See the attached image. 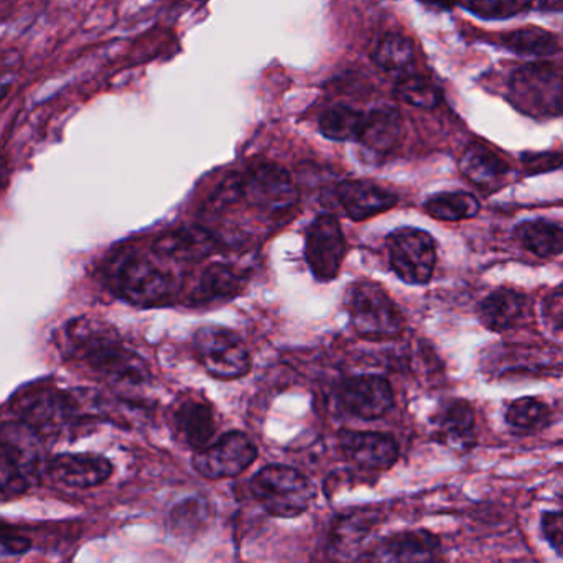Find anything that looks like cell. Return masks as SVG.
Segmentation results:
<instances>
[{"label": "cell", "instance_id": "19", "mask_svg": "<svg viewBox=\"0 0 563 563\" xmlns=\"http://www.w3.org/2000/svg\"><path fill=\"white\" fill-rule=\"evenodd\" d=\"M463 177L485 195L496 194L506 187L511 177V167L495 151L483 144H472L463 152L459 162Z\"/></svg>", "mask_w": 563, "mask_h": 563}, {"label": "cell", "instance_id": "5", "mask_svg": "<svg viewBox=\"0 0 563 563\" xmlns=\"http://www.w3.org/2000/svg\"><path fill=\"white\" fill-rule=\"evenodd\" d=\"M119 295L139 308L164 307L178 291L177 280L144 256H131L115 276Z\"/></svg>", "mask_w": 563, "mask_h": 563}, {"label": "cell", "instance_id": "36", "mask_svg": "<svg viewBox=\"0 0 563 563\" xmlns=\"http://www.w3.org/2000/svg\"><path fill=\"white\" fill-rule=\"evenodd\" d=\"M30 541L22 536L0 534V563H13L25 555Z\"/></svg>", "mask_w": 563, "mask_h": 563}, {"label": "cell", "instance_id": "6", "mask_svg": "<svg viewBox=\"0 0 563 563\" xmlns=\"http://www.w3.org/2000/svg\"><path fill=\"white\" fill-rule=\"evenodd\" d=\"M194 350L208 374L223 380L240 379L251 369V357L236 333L221 327H203L195 333Z\"/></svg>", "mask_w": 563, "mask_h": 563}, {"label": "cell", "instance_id": "25", "mask_svg": "<svg viewBox=\"0 0 563 563\" xmlns=\"http://www.w3.org/2000/svg\"><path fill=\"white\" fill-rule=\"evenodd\" d=\"M515 240L528 253L548 260L563 254V227L548 220L522 221L515 230Z\"/></svg>", "mask_w": 563, "mask_h": 563}, {"label": "cell", "instance_id": "38", "mask_svg": "<svg viewBox=\"0 0 563 563\" xmlns=\"http://www.w3.org/2000/svg\"><path fill=\"white\" fill-rule=\"evenodd\" d=\"M545 313L551 318L552 323L563 328V284L549 294L545 300Z\"/></svg>", "mask_w": 563, "mask_h": 563}, {"label": "cell", "instance_id": "14", "mask_svg": "<svg viewBox=\"0 0 563 563\" xmlns=\"http://www.w3.org/2000/svg\"><path fill=\"white\" fill-rule=\"evenodd\" d=\"M379 521L373 508L354 509L340 516L331 528L328 554L334 563H353L360 559L364 542Z\"/></svg>", "mask_w": 563, "mask_h": 563}, {"label": "cell", "instance_id": "34", "mask_svg": "<svg viewBox=\"0 0 563 563\" xmlns=\"http://www.w3.org/2000/svg\"><path fill=\"white\" fill-rule=\"evenodd\" d=\"M529 2L531 0H459L460 5L486 20L511 19L528 9Z\"/></svg>", "mask_w": 563, "mask_h": 563}, {"label": "cell", "instance_id": "28", "mask_svg": "<svg viewBox=\"0 0 563 563\" xmlns=\"http://www.w3.org/2000/svg\"><path fill=\"white\" fill-rule=\"evenodd\" d=\"M499 43L518 55L536 56V58L555 55L561 49L558 36L539 26H526V29L505 33L499 36Z\"/></svg>", "mask_w": 563, "mask_h": 563}, {"label": "cell", "instance_id": "31", "mask_svg": "<svg viewBox=\"0 0 563 563\" xmlns=\"http://www.w3.org/2000/svg\"><path fill=\"white\" fill-rule=\"evenodd\" d=\"M551 407L538 397H521L506 410V422L519 433L539 432L551 423Z\"/></svg>", "mask_w": 563, "mask_h": 563}, {"label": "cell", "instance_id": "11", "mask_svg": "<svg viewBox=\"0 0 563 563\" xmlns=\"http://www.w3.org/2000/svg\"><path fill=\"white\" fill-rule=\"evenodd\" d=\"M241 194L251 207L266 213H284L298 201L290 174L277 164H260L241 180Z\"/></svg>", "mask_w": 563, "mask_h": 563}, {"label": "cell", "instance_id": "18", "mask_svg": "<svg viewBox=\"0 0 563 563\" xmlns=\"http://www.w3.org/2000/svg\"><path fill=\"white\" fill-rule=\"evenodd\" d=\"M217 236L205 228H178L168 231L154 241L152 251L162 260L177 261L181 264H198L217 253Z\"/></svg>", "mask_w": 563, "mask_h": 563}, {"label": "cell", "instance_id": "39", "mask_svg": "<svg viewBox=\"0 0 563 563\" xmlns=\"http://www.w3.org/2000/svg\"><path fill=\"white\" fill-rule=\"evenodd\" d=\"M427 5L435 7V9H452L459 0H420Z\"/></svg>", "mask_w": 563, "mask_h": 563}, {"label": "cell", "instance_id": "15", "mask_svg": "<svg viewBox=\"0 0 563 563\" xmlns=\"http://www.w3.org/2000/svg\"><path fill=\"white\" fill-rule=\"evenodd\" d=\"M48 475L65 488H96L111 478L112 463L91 453H62L49 460Z\"/></svg>", "mask_w": 563, "mask_h": 563}, {"label": "cell", "instance_id": "40", "mask_svg": "<svg viewBox=\"0 0 563 563\" xmlns=\"http://www.w3.org/2000/svg\"><path fill=\"white\" fill-rule=\"evenodd\" d=\"M7 92H9V85H7V82H0V101L5 98Z\"/></svg>", "mask_w": 563, "mask_h": 563}, {"label": "cell", "instance_id": "4", "mask_svg": "<svg viewBox=\"0 0 563 563\" xmlns=\"http://www.w3.org/2000/svg\"><path fill=\"white\" fill-rule=\"evenodd\" d=\"M251 489L260 505L274 518L290 519L303 515L313 503V485L310 479L285 465H271L261 470Z\"/></svg>", "mask_w": 563, "mask_h": 563}, {"label": "cell", "instance_id": "1", "mask_svg": "<svg viewBox=\"0 0 563 563\" xmlns=\"http://www.w3.org/2000/svg\"><path fill=\"white\" fill-rule=\"evenodd\" d=\"M69 353L89 369L119 386H142L151 380L144 357L125 347L104 324L75 320L66 327Z\"/></svg>", "mask_w": 563, "mask_h": 563}, {"label": "cell", "instance_id": "27", "mask_svg": "<svg viewBox=\"0 0 563 563\" xmlns=\"http://www.w3.org/2000/svg\"><path fill=\"white\" fill-rule=\"evenodd\" d=\"M241 288H243V276L233 267L217 264V266H210L205 271L191 294V301L201 305L228 300V298L236 297Z\"/></svg>", "mask_w": 563, "mask_h": 563}, {"label": "cell", "instance_id": "7", "mask_svg": "<svg viewBox=\"0 0 563 563\" xmlns=\"http://www.w3.org/2000/svg\"><path fill=\"white\" fill-rule=\"evenodd\" d=\"M16 412L40 437L62 435L78 419V399L55 387H40L16 400Z\"/></svg>", "mask_w": 563, "mask_h": 563}, {"label": "cell", "instance_id": "24", "mask_svg": "<svg viewBox=\"0 0 563 563\" xmlns=\"http://www.w3.org/2000/svg\"><path fill=\"white\" fill-rule=\"evenodd\" d=\"M402 135V115L397 109L380 108L369 112L364 122L360 142L379 154L393 151Z\"/></svg>", "mask_w": 563, "mask_h": 563}, {"label": "cell", "instance_id": "17", "mask_svg": "<svg viewBox=\"0 0 563 563\" xmlns=\"http://www.w3.org/2000/svg\"><path fill=\"white\" fill-rule=\"evenodd\" d=\"M340 446L351 462L369 472H386L399 460V445L384 433L343 430Z\"/></svg>", "mask_w": 563, "mask_h": 563}, {"label": "cell", "instance_id": "9", "mask_svg": "<svg viewBox=\"0 0 563 563\" xmlns=\"http://www.w3.org/2000/svg\"><path fill=\"white\" fill-rule=\"evenodd\" d=\"M516 108L534 118L563 114V79L549 66L529 65L511 78Z\"/></svg>", "mask_w": 563, "mask_h": 563}, {"label": "cell", "instance_id": "37", "mask_svg": "<svg viewBox=\"0 0 563 563\" xmlns=\"http://www.w3.org/2000/svg\"><path fill=\"white\" fill-rule=\"evenodd\" d=\"M522 158H525V165L529 167V174L551 170V168L559 167L563 162V155L561 154H529Z\"/></svg>", "mask_w": 563, "mask_h": 563}, {"label": "cell", "instance_id": "26", "mask_svg": "<svg viewBox=\"0 0 563 563\" xmlns=\"http://www.w3.org/2000/svg\"><path fill=\"white\" fill-rule=\"evenodd\" d=\"M373 59L380 71L399 79L406 78L412 75L416 63L412 40L400 33H387L377 42Z\"/></svg>", "mask_w": 563, "mask_h": 563}, {"label": "cell", "instance_id": "2", "mask_svg": "<svg viewBox=\"0 0 563 563\" xmlns=\"http://www.w3.org/2000/svg\"><path fill=\"white\" fill-rule=\"evenodd\" d=\"M40 435L23 422L0 426V503L25 495L38 468Z\"/></svg>", "mask_w": 563, "mask_h": 563}, {"label": "cell", "instance_id": "8", "mask_svg": "<svg viewBox=\"0 0 563 563\" xmlns=\"http://www.w3.org/2000/svg\"><path fill=\"white\" fill-rule=\"evenodd\" d=\"M389 263L396 276L409 285H426L437 266V246L433 238L416 228L394 231L387 240Z\"/></svg>", "mask_w": 563, "mask_h": 563}, {"label": "cell", "instance_id": "12", "mask_svg": "<svg viewBox=\"0 0 563 563\" xmlns=\"http://www.w3.org/2000/svg\"><path fill=\"white\" fill-rule=\"evenodd\" d=\"M346 250L343 230L333 214H320L308 228L305 256L318 280L330 282L340 274Z\"/></svg>", "mask_w": 563, "mask_h": 563}, {"label": "cell", "instance_id": "16", "mask_svg": "<svg viewBox=\"0 0 563 563\" xmlns=\"http://www.w3.org/2000/svg\"><path fill=\"white\" fill-rule=\"evenodd\" d=\"M340 399L351 416L374 420L389 412L394 393L384 377L367 374L347 379L341 387Z\"/></svg>", "mask_w": 563, "mask_h": 563}, {"label": "cell", "instance_id": "21", "mask_svg": "<svg viewBox=\"0 0 563 563\" xmlns=\"http://www.w3.org/2000/svg\"><path fill=\"white\" fill-rule=\"evenodd\" d=\"M528 311V297L508 287L496 288L478 305L479 321L492 331L512 330L525 320Z\"/></svg>", "mask_w": 563, "mask_h": 563}, {"label": "cell", "instance_id": "10", "mask_svg": "<svg viewBox=\"0 0 563 563\" xmlns=\"http://www.w3.org/2000/svg\"><path fill=\"white\" fill-rule=\"evenodd\" d=\"M256 459L253 440L244 433L231 432L195 452L194 468L208 479L234 478L246 472Z\"/></svg>", "mask_w": 563, "mask_h": 563}, {"label": "cell", "instance_id": "22", "mask_svg": "<svg viewBox=\"0 0 563 563\" xmlns=\"http://www.w3.org/2000/svg\"><path fill=\"white\" fill-rule=\"evenodd\" d=\"M476 416L472 404L456 399L446 404L437 420V432L450 449L466 452L476 442Z\"/></svg>", "mask_w": 563, "mask_h": 563}, {"label": "cell", "instance_id": "3", "mask_svg": "<svg viewBox=\"0 0 563 563\" xmlns=\"http://www.w3.org/2000/svg\"><path fill=\"white\" fill-rule=\"evenodd\" d=\"M346 307L351 324L366 340H389L402 331V313L376 282H354L346 294Z\"/></svg>", "mask_w": 563, "mask_h": 563}, {"label": "cell", "instance_id": "20", "mask_svg": "<svg viewBox=\"0 0 563 563\" xmlns=\"http://www.w3.org/2000/svg\"><path fill=\"white\" fill-rule=\"evenodd\" d=\"M336 198L347 217L367 220L396 207L397 197L371 181L347 180L336 187Z\"/></svg>", "mask_w": 563, "mask_h": 563}, {"label": "cell", "instance_id": "33", "mask_svg": "<svg viewBox=\"0 0 563 563\" xmlns=\"http://www.w3.org/2000/svg\"><path fill=\"white\" fill-rule=\"evenodd\" d=\"M397 95L404 102L416 106V108L433 109L440 102L439 88L430 79L416 76L413 73L400 79Z\"/></svg>", "mask_w": 563, "mask_h": 563}, {"label": "cell", "instance_id": "41", "mask_svg": "<svg viewBox=\"0 0 563 563\" xmlns=\"http://www.w3.org/2000/svg\"><path fill=\"white\" fill-rule=\"evenodd\" d=\"M561 499H562V501H563V492L561 493Z\"/></svg>", "mask_w": 563, "mask_h": 563}, {"label": "cell", "instance_id": "35", "mask_svg": "<svg viewBox=\"0 0 563 563\" xmlns=\"http://www.w3.org/2000/svg\"><path fill=\"white\" fill-rule=\"evenodd\" d=\"M541 534L552 551L563 559V511H545L541 516Z\"/></svg>", "mask_w": 563, "mask_h": 563}, {"label": "cell", "instance_id": "29", "mask_svg": "<svg viewBox=\"0 0 563 563\" xmlns=\"http://www.w3.org/2000/svg\"><path fill=\"white\" fill-rule=\"evenodd\" d=\"M364 122L366 114L363 112L347 106H334L321 115L320 131L330 141L360 142Z\"/></svg>", "mask_w": 563, "mask_h": 563}, {"label": "cell", "instance_id": "13", "mask_svg": "<svg viewBox=\"0 0 563 563\" xmlns=\"http://www.w3.org/2000/svg\"><path fill=\"white\" fill-rule=\"evenodd\" d=\"M366 563H445V552L432 532L406 531L371 549Z\"/></svg>", "mask_w": 563, "mask_h": 563}, {"label": "cell", "instance_id": "32", "mask_svg": "<svg viewBox=\"0 0 563 563\" xmlns=\"http://www.w3.org/2000/svg\"><path fill=\"white\" fill-rule=\"evenodd\" d=\"M210 515L211 509L205 498H188L172 509L170 526L175 534L194 536L203 529Z\"/></svg>", "mask_w": 563, "mask_h": 563}, {"label": "cell", "instance_id": "30", "mask_svg": "<svg viewBox=\"0 0 563 563\" xmlns=\"http://www.w3.org/2000/svg\"><path fill=\"white\" fill-rule=\"evenodd\" d=\"M427 213L440 221L472 220L482 210L478 198L466 191L433 195L426 203Z\"/></svg>", "mask_w": 563, "mask_h": 563}, {"label": "cell", "instance_id": "23", "mask_svg": "<svg viewBox=\"0 0 563 563\" xmlns=\"http://www.w3.org/2000/svg\"><path fill=\"white\" fill-rule=\"evenodd\" d=\"M175 422L178 433L195 452L210 445L217 433V417L203 400H185L175 413Z\"/></svg>", "mask_w": 563, "mask_h": 563}]
</instances>
